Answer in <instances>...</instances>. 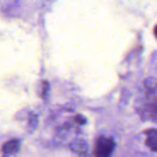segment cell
Instances as JSON below:
<instances>
[{
  "label": "cell",
  "instance_id": "6da1fadb",
  "mask_svg": "<svg viewBox=\"0 0 157 157\" xmlns=\"http://www.w3.org/2000/svg\"><path fill=\"white\" fill-rule=\"evenodd\" d=\"M138 114L144 120L157 121V79L147 78L135 101Z\"/></svg>",
  "mask_w": 157,
  "mask_h": 157
},
{
  "label": "cell",
  "instance_id": "7a4b0ae2",
  "mask_svg": "<svg viewBox=\"0 0 157 157\" xmlns=\"http://www.w3.org/2000/svg\"><path fill=\"white\" fill-rule=\"evenodd\" d=\"M115 149V142L110 137L100 136L95 144V157H111Z\"/></svg>",
  "mask_w": 157,
  "mask_h": 157
},
{
  "label": "cell",
  "instance_id": "3957f363",
  "mask_svg": "<svg viewBox=\"0 0 157 157\" xmlns=\"http://www.w3.org/2000/svg\"><path fill=\"white\" fill-rule=\"evenodd\" d=\"M145 144L153 152L157 153V129H149L144 132Z\"/></svg>",
  "mask_w": 157,
  "mask_h": 157
},
{
  "label": "cell",
  "instance_id": "277c9868",
  "mask_svg": "<svg viewBox=\"0 0 157 157\" xmlns=\"http://www.w3.org/2000/svg\"><path fill=\"white\" fill-rule=\"evenodd\" d=\"M20 147V142L18 140H11L6 143L2 147V152L4 156H8L16 154Z\"/></svg>",
  "mask_w": 157,
  "mask_h": 157
},
{
  "label": "cell",
  "instance_id": "5b68a950",
  "mask_svg": "<svg viewBox=\"0 0 157 157\" xmlns=\"http://www.w3.org/2000/svg\"><path fill=\"white\" fill-rule=\"evenodd\" d=\"M18 2L19 0H0V12L4 14L9 13L17 6Z\"/></svg>",
  "mask_w": 157,
  "mask_h": 157
},
{
  "label": "cell",
  "instance_id": "8992f818",
  "mask_svg": "<svg viewBox=\"0 0 157 157\" xmlns=\"http://www.w3.org/2000/svg\"><path fill=\"white\" fill-rule=\"evenodd\" d=\"M71 149L75 152L80 153V154H86V144L84 141L82 140H77L75 142H74L71 144Z\"/></svg>",
  "mask_w": 157,
  "mask_h": 157
},
{
  "label": "cell",
  "instance_id": "52a82bcc",
  "mask_svg": "<svg viewBox=\"0 0 157 157\" xmlns=\"http://www.w3.org/2000/svg\"><path fill=\"white\" fill-rule=\"evenodd\" d=\"M48 92H49V84H48V82L45 81V82L42 83V88H41V98L43 99L47 98Z\"/></svg>",
  "mask_w": 157,
  "mask_h": 157
},
{
  "label": "cell",
  "instance_id": "ba28073f",
  "mask_svg": "<svg viewBox=\"0 0 157 157\" xmlns=\"http://www.w3.org/2000/svg\"><path fill=\"white\" fill-rule=\"evenodd\" d=\"M75 121L76 123L80 124V125H84V124L86 123V120L82 115H77V116H75Z\"/></svg>",
  "mask_w": 157,
  "mask_h": 157
},
{
  "label": "cell",
  "instance_id": "9c48e42d",
  "mask_svg": "<svg viewBox=\"0 0 157 157\" xmlns=\"http://www.w3.org/2000/svg\"><path fill=\"white\" fill-rule=\"evenodd\" d=\"M36 119H37V117H36L35 115L32 117V119H30V123H31L32 126H35V124H36V123H35V122H36Z\"/></svg>",
  "mask_w": 157,
  "mask_h": 157
},
{
  "label": "cell",
  "instance_id": "30bf717a",
  "mask_svg": "<svg viewBox=\"0 0 157 157\" xmlns=\"http://www.w3.org/2000/svg\"><path fill=\"white\" fill-rule=\"evenodd\" d=\"M154 33H155V37L157 38V25L155 27V29H154Z\"/></svg>",
  "mask_w": 157,
  "mask_h": 157
}]
</instances>
